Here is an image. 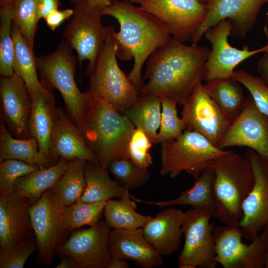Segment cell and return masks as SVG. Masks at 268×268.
I'll list each match as a JSON object with an SVG mask.
<instances>
[{
    "mask_svg": "<svg viewBox=\"0 0 268 268\" xmlns=\"http://www.w3.org/2000/svg\"><path fill=\"white\" fill-rule=\"evenodd\" d=\"M70 0L74 13L63 35L76 51L80 64L88 60L87 67H90L95 62L112 26H103L101 10L90 5L86 0Z\"/></svg>",
    "mask_w": 268,
    "mask_h": 268,
    "instance_id": "8",
    "label": "cell"
},
{
    "mask_svg": "<svg viewBox=\"0 0 268 268\" xmlns=\"http://www.w3.org/2000/svg\"><path fill=\"white\" fill-rule=\"evenodd\" d=\"M231 29L230 22L224 19L204 33L212 48L205 65L204 80L207 82L232 77L235 68L239 64L253 55L268 51V44L252 51L246 46L243 49L231 46L228 41Z\"/></svg>",
    "mask_w": 268,
    "mask_h": 268,
    "instance_id": "13",
    "label": "cell"
},
{
    "mask_svg": "<svg viewBox=\"0 0 268 268\" xmlns=\"http://www.w3.org/2000/svg\"><path fill=\"white\" fill-rule=\"evenodd\" d=\"M60 0H37V18L39 22L45 19L52 11L59 9Z\"/></svg>",
    "mask_w": 268,
    "mask_h": 268,
    "instance_id": "44",
    "label": "cell"
},
{
    "mask_svg": "<svg viewBox=\"0 0 268 268\" xmlns=\"http://www.w3.org/2000/svg\"><path fill=\"white\" fill-rule=\"evenodd\" d=\"M108 247L113 258L133 261L143 268L162 266L161 256L144 237L141 228L110 230Z\"/></svg>",
    "mask_w": 268,
    "mask_h": 268,
    "instance_id": "21",
    "label": "cell"
},
{
    "mask_svg": "<svg viewBox=\"0 0 268 268\" xmlns=\"http://www.w3.org/2000/svg\"><path fill=\"white\" fill-rule=\"evenodd\" d=\"M68 161L60 158L52 165L39 169L18 178L13 192L18 197L28 200L29 206L50 190L66 170Z\"/></svg>",
    "mask_w": 268,
    "mask_h": 268,
    "instance_id": "26",
    "label": "cell"
},
{
    "mask_svg": "<svg viewBox=\"0 0 268 268\" xmlns=\"http://www.w3.org/2000/svg\"><path fill=\"white\" fill-rule=\"evenodd\" d=\"M245 157L251 164L255 182L243 204L240 228L243 237L252 241L268 228V163L250 148Z\"/></svg>",
    "mask_w": 268,
    "mask_h": 268,
    "instance_id": "15",
    "label": "cell"
},
{
    "mask_svg": "<svg viewBox=\"0 0 268 268\" xmlns=\"http://www.w3.org/2000/svg\"><path fill=\"white\" fill-rule=\"evenodd\" d=\"M13 159L24 161L40 169L49 166L40 153L37 140L33 137L15 138L6 128L4 120L0 122V161Z\"/></svg>",
    "mask_w": 268,
    "mask_h": 268,
    "instance_id": "31",
    "label": "cell"
},
{
    "mask_svg": "<svg viewBox=\"0 0 268 268\" xmlns=\"http://www.w3.org/2000/svg\"><path fill=\"white\" fill-rule=\"evenodd\" d=\"M215 172L213 185L217 216L224 225L240 227L242 206L251 192L255 179L248 159L233 151L212 161Z\"/></svg>",
    "mask_w": 268,
    "mask_h": 268,
    "instance_id": "4",
    "label": "cell"
},
{
    "mask_svg": "<svg viewBox=\"0 0 268 268\" xmlns=\"http://www.w3.org/2000/svg\"><path fill=\"white\" fill-rule=\"evenodd\" d=\"M268 0H209L204 21L191 37L197 45L205 32L219 21L228 20L231 34L244 38L254 25L261 7Z\"/></svg>",
    "mask_w": 268,
    "mask_h": 268,
    "instance_id": "18",
    "label": "cell"
},
{
    "mask_svg": "<svg viewBox=\"0 0 268 268\" xmlns=\"http://www.w3.org/2000/svg\"><path fill=\"white\" fill-rule=\"evenodd\" d=\"M215 172L211 167H208L195 180L191 188L182 191L176 198L163 201H148L132 198L136 202L155 205L163 208L178 205H190L193 208L207 212L211 217L216 218L217 211L213 185Z\"/></svg>",
    "mask_w": 268,
    "mask_h": 268,
    "instance_id": "24",
    "label": "cell"
},
{
    "mask_svg": "<svg viewBox=\"0 0 268 268\" xmlns=\"http://www.w3.org/2000/svg\"><path fill=\"white\" fill-rule=\"evenodd\" d=\"M265 268H268V255H267V257L266 264Z\"/></svg>",
    "mask_w": 268,
    "mask_h": 268,
    "instance_id": "51",
    "label": "cell"
},
{
    "mask_svg": "<svg viewBox=\"0 0 268 268\" xmlns=\"http://www.w3.org/2000/svg\"><path fill=\"white\" fill-rule=\"evenodd\" d=\"M129 264L127 260L112 257L107 268H129Z\"/></svg>",
    "mask_w": 268,
    "mask_h": 268,
    "instance_id": "47",
    "label": "cell"
},
{
    "mask_svg": "<svg viewBox=\"0 0 268 268\" xmlns=\"http://www.w3.org/2000/svg\"><path fill=\"white\" fill-rule=\"evenodd\" d=\"M258 70L260 78L268 87V51L264 52L257 64Z\"/></svg>",
    "mask_w": 268,
    "mask_h": 268,
    "instance_id": "45",
    "label": "cell"
},
{
    "mask_svg": "<svg viewBox=\"0 0 268 268\" xmlns=\"http://www.w3.org/2000/svg\"><path fill=\"white\" fill-rule=\"evenodd\" d=\"M28 200L17 196L13 192L0 194V247L11 248L35 237Z\"/></svg>",
    "mask_w": 268,
    "mask_h": 268,
    "instance_id": "20",
    "label": "cell"
},
{
    "mask_svg": "<svg viewBox=\"0 0 268 268\" xmlns=\"http://www.w3.org/2000/svg\"><path fill=\"white\" fill-rule=\"evenodd\" d=\"M249 91L258 109L268 116V87L260 77L244 70H234L232 76Z\"/></svg>",
    "mask_w": 268,
    "mask_h": 268,
    "instance_id": "41",
    "label": "cell"
},
{
    "mask_svg": "<svg viewBox=\"0 0 268 268\" xmlns=\"http://www.w3.org/2000/svg\"><path fill=\"white\" fill-rule=\"evenodd\" d=\"M106 201L104 208V216L107 224L116 229H136L142 228L152 217L141 214L135 211L136 201L126 189L123 196Z\"/></svg>",
    "mask_w": 268,
    "mask_h": 268,
    "instance_id": "32",
    "label": "cell"
},
{
    "mask_svg": "<svg viewBox=\"0 0 268 268\" xmlns=\"http://www.w3.org/2000/svg\"><path fill=\"white\" fill-rule=\"evenodd\" d=\"M115 31L112 27L95 62L86 68L89 77L87 92L91 99H101L124 113L136 101L138 93L118 65Z\"/></svg>",
    "mask_w": 268,
    "mask_h": 268,
    "instance_id": "6",
    "label": "cell"
},
{
    "mask_svg": "<svg viewBox=\"0 0 268 268\" xmlns=\"http://www.w3.org/2000/svg\"><path fill=\"white\" fill-rule=\"evenodd\" d=\"M182 106L181 114L185 130L199 133L218 148L231 123L227 121L208 95L202 82L196 85Z\"/></svg>",
    "mask_w": 268,
    "mask_h": 268,
    "instance_id": "16",
    "label": "cell"
},
{
    "mask_svg": "<svg viewBox=\"0 0 268 268\" xmlns=\"http://www.w3.org/2000/svg\"><path fill=\"white\" fill-rule=\"evenodd\" d=\"M100 166L107 169L113 160L129 157L128 143L135 127L124 115L101 99H91L88 111L78 127Z\"/></svg>",
    "mask_w": 268,
    "mask_h": 268,
    "instance_id": "3",
    "label": "cell"
},
{
    "mask_svg": "<svg viewBox=\"0 0 268 268\" xmlns=\"http://www.w3.org/2000/svg\"><path fill=\"white\" fill-rule=\"evenodd\" d=\"M111 229L100 220L95 226L75 231L58 246L56 254L72 258L79 268H107L112 259L108 247Z\"/></svg>",
    "mask_w": 268,
    "mask_h": 268,
    "instance_id": "14",
    "label": "cell"
},
{
    "mask_svg": "<svg viewBox=\"0 0 268 268\" xmlns=\"http://www.w3.org/2000/svg\"><path fill=\"white\" fill-rule=\"evenodd\" d=\"M38 251L35 237L7 249H0V268H22L28 258Z\"/></svg>",
    "mask_w": 268,
    "mask_h": 268,
    "instance_id": "40",
    "label": "cell"
},
{
    "mask_svg": "<svg viewBox=\"0 0 268 268\" xmlns=\"http://www.w3.org/2000/svg\"><path fill=\"white\" fill-rule=\"evenodd\" d=\"M161 98L156 95H138L136 101L124 111L135 128L143 131L153 144L157 143L161 112Z\"/></svg>",
    "mask_w": 268,
    "mask_h": 268,
    "instance_id": "30",
    "label": "cell"
},
{
    "mask_svg": "<svg viewBox=\"0 0 268 268\" xmlns=\"http://www.w3.org/2000/svg\"><path fill=\"white\" fill-rule=\"evenodd\" d=\"M37 0H14L12 2V23L18 29L29 46L34 49L38 28Z\"/></svg>",
    "mask_w": 268,
    "mask_h": 268,
    "instance_id": "36",
    "label": "cell"
},
{
    "mask_svg": "<svg viewBox=\"0 0 268 268\" xmlns=\"http://www.w3.org/2000/svg\"><path fill=\"white\" fill-rule=\"evenodd\" d=\"M203 87L227 121L231 123L234 121L244 108L247 100L240 83L230 77L207 81Z\"/></svg>",
    "mask_w": 268,
    "mask_h": 268,
    "instance_id": "27",
    "label": "cell"
},
{
    "mask_svg": "<svg viewBox=\"0 0 268 268\" xmlns=\"http://www.w3.org/2000/svg\"><path fill=\"white\" fill-rule=\"evenodd\" d=\"M39 169L19 160L8 159L0 161V194L12 192L18 178Z\"/></svg>",
    "mask_w": 268,
    "mask_h": 268,
    "instance_id": "39",
    "label": "cell"
},
{
    "mask_svg": "<svg viewBox=\"0 0 268 268\" xmlns=\"http://www.w3.org/2000/svg\"><path fill=\"white\" fill-rule=\"evenodd\" d=\"M11 34L15 50L13 65L14 72L24 80L30 95L36 91H40L48 96L54 97L52 92L45 88L38 79L34 49L29 46L12 22Z\"/></svg>",
    "mask_w": 268,
    "mask_h": 268,
    "instance_id": "28",
    "label": "cell"
},
{
    "mask_svg": "<svg viewBox=\"0 0 268 268\" xmlns=\"http://www.w3.org/2000/svg\"><path fill=\"white\" fill-rule=\"evenodd\" d=\"M65 206L50 189L29 206L28 210L38 244L37 258L41 264H52L58 246L69 232L65 222Z\"/></svg>",
    "mask_w": 268,
    "mask_h": 268,
    "instance_id": "9",
    "label": "cell"
},
{
    "mask_svg": "<svg viewBox=\"0 0 268 268\" xmlns=\"http://www.w3.org/2000/svg\"><path fill=\"white\" fill-rule=\"evenodd\" d=\"M184 212L182 232L185 237L178 261L180 268H215L216 260L213 230L215 226L206 212L195 208Z\"/></svg>",
    "mask_w": 268,
    "mask_h": 268,
    "instance_id": "11",
    "label": "cell"
},
{
    "mask_svg": "<svg viewBox=\"0 0 268 268\" xmlns=\"http://www.w3.org/2000/svg\"><path fill=\"white\" fill-rule=\"evenodd\" d=\"M162 21L172 38L183 43L189 40L204 20L205 4L198 0H128Z\"/></svg>",
    "mask_w": 268,
    "mask_h": 268,
    "instance_id": "12",
    "label": "cell"
},
{
    "mask_svg": "<svg viewBox=\"0 0 268 268\" xmlns=\"http://www.w3.org/2000/svg\"><path fill=\"white\" fill-rule=\"evenodd\" d=\"M60 263L57 265L56 268H79L76 261L71 257L68 256H59Z\"/></svg>",
    "mask_w": 268,
    "mask_h": 268,
    "instance_id": "46",
    "label": "cell"
},
{
    "mask_svg": "<svg viewBox=\"0 0 268 268\" xmlns=\"http://www.w3.org/2000/svg\"><path fill=\"white\" fill-rule=\"evenodd\" d=\"M153 144L146 134L135 128L128 143L129 158L139 166L148 168L153 163L152 157L148 152Z\"/></svg>",
    "mask_w": 268,
    "mask_h": 268,
    "instance_id": "42",
    "label": "cell"
},
{
    "mask_svg": "<svg viewBox=\"0 0 268 268\" xmlns=\"http://www.w3.org/2000/svg\"><path fill=\"white\" fill-rule=\"evenodd\" d=\"M160 145L159 173L171 178L185 171L196 180L210 162L230 151L220 149L199 133L188 130L177 138Z\"/></svg>",
    "mask_w": 268,
    "mask_h": 268,
    "instance_id": "7",
    "label": "cell"
},
{
    "mask_svg": "<svg viewBox=\"0 0 268 268\" xmlns=\"http://www.w3.org/2000/svg\"><path fill=\"white\" fill-rule=\"evenodd\" d=\"M74 13L73 8H67L63 10L56 9L52 11L45 19L47 26L55 31L65 20L69 19Z\"/></svg>",
    "mask_w": 268,
    "mask_h": 268,
    "instance_id": "43",
    "label": "cell"
},
{
    "mask_svg": "<svg viewBox=\"0 0 268 268\" xmlns=\"http://www.w3.org/2000/svg\"><path fill=\"white\" fill-rule=\"evenodd\" d=\"M85 188L80 200L86 203L106 201L110 199L120 198L126 189L109 176L107 169L90 161L84 168Z\"/></svg>",
    "mask_w": 268,
    "mask_h": 268,
    "instance_id": "29",
    "label": "cell"
},
{
    "mask_svg": "<svg viewBox=\"0 0 268 268\" xmlns=\"http://www.w3.org/2000/svg\"><path fill=\"white\" fill-rule=\"evenodd\" d=\"M72 51L64 40L54 52L36 57V61L42 85L50 91L56 89L60 92L67 114L78 127L88 111L91 98L76 84L74 75L78 59Z\"/></svg>",
    "mask_w": 268,
    "mask_h": 268,
    "instance_id": "5",
    "label": "cell"
},
{
    "mask_svg": "<svg viewBox=\"0 0 268 268\" xmlns=\"http://www.w3.org/2000/svg\"><path fill=\"white\" fill-rule=\"evenodd\" d=\"M1 117L5 124L17 136L31 137L28 122L32 108V99L22 78L16 72L0 79Z\"/></svg>",
    "mask_w": 268,
    "mask_h": 268,
    "instance_id": "19",
    "label": "cell"
},
{
    "mask_svg": "<svg viewBox=\"0 0 268 268\" xmlns=\"http://www.w3.org/2000/svg\"><path fill=\"white\" fill-rule=\"evenodd\" d=\"M199 2L203 4H206L209 0H198Z\"/></svg>",
    "mask_w": 268,
    "mask_h": 268,
    "instance_id": "50",
    "label": "cell"
},
{
    "mask_svg": "<svg viewBox=\"0 0 268 268\" xmlns=\"http://www.w3.org/2000/svg\"><path fill=\"white\" fill-rule=\"evenodd\" d=\"M87 161L76 158L68 161L67 168L50 189L66 207L80 199L85 188L84 168Z\"/></svg>",
    "mask_w": 268,
    "mask_h": 268,
    "instance_id": "33",
    "label": "cell"
},
{
    "mask_svg": "<svg viewBox=\"0 0 268 268\" xmlns=\"http://www.w3.org/2000/svg\"><path fill=\"white\" fill-rule=\"evenodd\" d=\"M216 260L223 268H265L268 253V228L247 245L240 227L215 226Z\"/></svg>",
    "mask_w": 268,
    "mask_h": 268,
    "instance_id": "10",
    "label": "cell"
},
{
    "mask_svg": "<svg viewBox=\"0 0 268 268\" xmlns=\"http://www.w3.org/2000/svg\"><path fill=\"white\" fill-rule=\"evenodd\" d=\"M12 2L0 5V74L9 76L14 73V45L11 34Z\"/></svg>",
    "mask_w": 268,
    "mask_h": 268,
    "instance_id": "35",
    "label": "cell"
},
{
    "mask_svg": "<svg viewBox=\"0 0 268 268\" xmlns=\"http://www.w3.org/2000/svg\"><path fill=\"white\" fill-rule=\"evenodd\" d=\"M184 219L181 209L168 207L145 224L141 228L143 235L161 256H170L180 247Z\"/></svg>",
    "mask_w": 268,
    "mask_h": 268,
    "instance_id": "23",
    "label": "cell"
},
{
    "mask_svg": "<svg viewBox=\"0 0 268 268\" xmlns=\"http://www.w3.org/2000/svg\"><path fill=\"white\" fill-rule=\"evenodd\" d=\"M210 50L188 46L174 38L149 58L138 95H152L175 100L183 105L196 85L204 80Z\"/></svg>",
    "mask_w": 268,
    "mask_h": 268,
    "instance_id": "1",
    "label": "cell"
},
{
    "mask_svg": "<svg viewBox=\"0 0 268 268\" xmlns=\"http://www.w3.org/2000/svg\"><path fill=\"white\" fill-rule=\"evenodd\" d=\"M60 158L68 161L83 159L100 166L97 158L87 145L78 127L62 108L55 107L50 161Z\"/></svg>",
    "mask_w": 268,
    "mask_h": 268,
    "instance_id": "22",
    "label": "cell"
},
{
    "mask_svg": "<svg viewBox=\"0 0 268 268\" xmlns=\"http://www.w3.org/2000/svg\"><path fill=\"white\" fill-rule=\"evenodd\" d=\"M14 0H0V5L11 3Z\"/></svg>",
    "mask_w": 268,
    "mask_h": 268,
    "instance_id": "49",
    "label": "cell"
},
{
    "mask_svg": "<svg viewBox=\"0 0 268 268\" xmlns=\"http://www.w3.org/2000/svg\"><path fill=\"white\" fill-rule=\"evenodd\" d=\"M113 0H86L88 4L97 7L101 10L108 6Z\"/></svg>",
    "mask_w": 268,
    "mask_h": 268,
    "instance_id": "48",
    "label": "cell"
},
{
    "mask_svg": "<svg viewBox=\"0 0 268 268\" xmlns=\"http://www.w3.org/2000/svg\"><path fill=\"white\" fill-rule=\"evenodd\" d=\"M246 98L244 108L231 123L218 148L248 147L268 163V116L258 109L251 95Z\"/></svg>",
    "mask_w": 268,
    "mask_h": 268,
    "instance_id": "17",
    "label": "cell"
},
{
    "mask_svg": "<svg viewBox=\"0 0 268 268\" xmlns=\"http://www.w3.org/2000/svg\"><path fill=\"white\" fill-rule=\"evenodd\" d=\"M160 98L162 112L157 143L176 139L185 130L183 119L178 116L177 102L166 97Z\"/></svg>",
    "mask_w": 268,
    "mask_h": 268,
    "instance_id": "38",
    "label": "cell"
},
{
    "mask_svg": "<svg viewBox=\"0 0 268 268\" xmlns=\"http://www.w3.org/2000/svg\"><path fill=\"white\" fill-rule=\"evenodd\" d=\"M31 97L29 134L37 140L40 154L49 164L55 121V97L48 96L40 91L35 92Z\"/></svg>",
    "mask_w": 268,
    "mask_h": 268,
    "instance_id": "25",
    "label": "cell"
},
{
    "mask_svg": "<svg viewBox=\"0 0 268 268\" xmlns=\"http://www.w3.org/2000/svg\"><path fill=\"white\" fill-rule=\"evenodd\" d=\"M101 12L119 24V31L114 33L117 57L124 61L134 59L128 76L138 91L144 84L142 67L154 52L171 39L169 29L159 19L128 0H113Z\"/></svg>",
    "mask_w": 268,
    "mask_h": 268,
    "instance_id": "2",
    "label": "cell"
},
{
    "mask_svg": "<svg viewBox=\"0 0 268 268\" xmlns=\"http://www.w3.org/2000/svg\"><path fill=\"white\" fill-rule=\"evenodd\" d=\"M107 170L122 187L129 190L143 186L150 176L148 168L139 166L129 157L112 160L108 164Z\"/></svg>",
    "mask_w": 268,
    "mask_h": 268,
    "instance_id": "34",
    "label": "cell"
},
{
    "mask_svg": "<svg viewBox=\"0 0 268 268\" xmlns=\"http://www.w3.org/2000/svg\"><path fill=\"white\" fill-rule=\"evenodd\" d=\"M106 201L86 203L80 199L67 206L65 210V222L69 232L83 226H93L101 220Z\"/></svg>",
    "mask_w": 268,
    "mask_h": 268,
    "instance_id": "37",
    "label": "cell"
}]
</instances>
